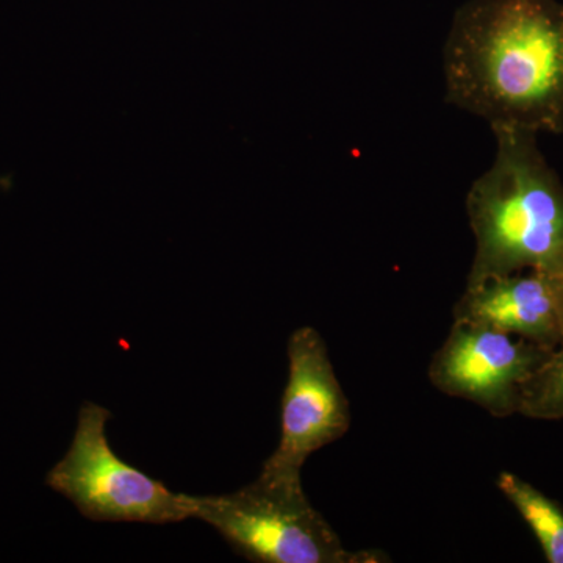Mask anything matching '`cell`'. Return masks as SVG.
Instances as JSON below:
<instances>
[{
  "label": "cell",
  "instance_id": "obj_7",
  "mask_svg": "<svg viewBox=\"0 0 563 563\" xmlns=\"http://www.w3.org/2000/svg\"><path fill=\"white\" fill-rule=\"evenodd\" d=\"M454 321L483 325L554 350L563 340L561 314L547 273L529 269L466 287Z\"/></svg>",
  "mask_w": 563,
  "mask_h": 563
},
{
  "label": "cell",
  "instance_id": "obj_3",
  "mask_svg": "<svg viewBox=\"0 0 563 563\" xmlns=\"http://www.w3.org/2000/svg\"><path fill=\"white\" fill-rule=\"evenodd\" d=\"M192 518L213 526L236 553L258 563L385 562L350 553L309 503L301 476L262 472L257 481L221 496H191Z\"/></svg>",
  "mask_w": 563,
  "mask_h": 563
},
{
  "label": "cell",
  "instance_id": "obj_9",
  "mask_svg": "<svg viewBox=\"0 0 563 563\" xmlns=\"http://www.w3.org/2000/svg\"><path fill=\"white\" fill-rule=\"evenodd\" d=\"M520 413L532 420H563V340L525 384Z\"/></svg>",
  "mask_w": 563,
  "mask_h": 563
},
{
  "label": "cell",
  "instance_id": "obj_2",
  "mask_svg": "<svg viewBox=\"0 0 563 563\" xmlns=\"http://www.w3.org/2000/svg\"><path fill=\"white\" fill-rule=\"evenodd\" d=\"M496 157L473 181L466 213L476 251L466 287L563 258V184L537 146L539 133L492 129Z\"/></svg>",
  "mask_w": 563,
  "mask_h": 563
},
{
  "label": "cell",
  "instance_id": "obj_8",
  "mask_svg": "<svg viewBox=\"0 0 563 563\" xmlns=\"http://www.w3.org/2000/svg\"><path fill=\"white\" fill-rule=\"evenodd\" d=\"M496 484L536 533L547 561L563 563L562 507L517 474L504 472Z\"/></svg>",
  "mask_w": 563,
  "mask_h": 563
},
{
  "label": "cell",
  "instance_id": "obj_10",
  "mask_svg": "<svg viewBox=\"0 0 563 563\" xmlns=\"http://www.w3.org/2000/svg\"><path fill=\"white\" fill-rule=\"evenodd\" d=\"M544 273H547L548 279L551 282V287H553L563 328V258L561 262L555 263L553 268L548 269V272Z\"/></svg>",
  "mask_w": 563,
  "mask_h": 563
},
{
  "label": "cell",
  "instance_id": "obj_5",
  "mask_svg": "<svg viewBox=\"0 0 563 563\" xmlns=\"http://www.w3.org/2000/svg\"><path fill=\"white\" fill-rule=\"evenodd\" d=\"M551 351L483 325L454 321L433 355L429 379L444 395L506 418L520 413L525 384Z\"/></svg>",
  "mask_w": 563,
  "mask_h": 563
},
{
  "label": "cell",
  "instance_id": "obj_1",
  "mask_svg": "<svg viewBox=\"0 0 563 563\" xmlns=\"http://www.w3.org/2000/svg\"><path fill=\"white\" fill-rule=\"evenodd\" d=\"M446 101L495 128L563 132V3L470 0L443 49Z\"/></svg>",
  "mask_w": 563,
  "mask_h": 563
},
{
  "label": "cell",
  "instance_id": "obj_6",
  "mask_svg": "<svg viewBox=\"0 0 563 563\" xmlns=\"http://www.w3.org/2000/svg\"><path fill=\"white\" fill-rule=\"evenodd\" d=\"M288 362L280 442L263 463L262 472L301 476L310 454L350 431V402L333 372L328 346L313 328L292 332Z\"/></svg>",
  "mask_w": 563,
  "mask_h": 563
},
{
  "label": "cell",
  "instance_id": "obj_4",
  "mask_svg": "<svg viewBox=\"0 0 563 563\" xmlns=\"http://www.w3.org/2000/svg\"><path fill=\"white\" fill-rule=\"evenodd\" d=\"M106 407L85 402L68 453L47 474V485L92 521L180 523L192 518L191 496L173 493L118 457L107 440Z\"/></svg>",
  "mask_w": 563,
  "mask_h": 563
}]
</instances>
